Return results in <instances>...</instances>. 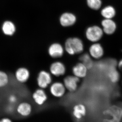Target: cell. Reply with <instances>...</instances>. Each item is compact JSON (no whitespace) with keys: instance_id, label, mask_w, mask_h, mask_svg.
Here are the masks:
<instances>
[{"instance_id":"obj_9","label":"cell","mask_w":122,"mask_h":122,"mask_svg":"<svg viewBox=\"0 0 122 122\" xmlns=\"http://www.w3.org/2000/svg\"><path fill=\"white\" fill-rule=\"evenodd\" d=\"M15 77L16 80L20 83H25L30 77V72L27 68L20 67L15 71Z\"/></svg>"},{"instance_id":"obj_21","label":"cell","mask_w":122,"mask_h":122,"mask_svg":"<svg viewBox=\"0 0 122 122\" xmlns=\"http://www.w3.org/2000/svg\"><path fill=\"white\" fill-rule=\"evenodd\" d=\"M9 82V75L5 71L0 70V88L7 86Z\"/></svg>"},{"instance_id":"obj_5","label":"cell","mask_w":122,"mask_h":122,"mask_svg":"<svg viewBox=\"0 0 122 122\" xmlns=\"http://www.w3.org/2000/svg\"><path fill=\"white\" fill-rule=\"evenodd\" d=\"M65 86L63 83L56 82L52 83L50 88V93L53 96L57 98L63 97L66 93Z\"/></svg>"},{"instance_id":"obj_24","label":"cell","mask_w":122,"mask_h":122,"mask_svg":"<svg viewBox=\"0 0 122 122\" xmlns=\"http://www.w3.org/2000/svg\"><path fill=\"white\" fill-rule=\"evenodd\" d=\"M13 110V107L12 106H11V105L8 106L6 107V111L8 112V113H11V112H12Z\"/></svg>"},{"instance_id":"obj_14","label":"cell","mask_w":122,"mask_h":122,"mask_svg":"<svg viewBox=\"0 0 122 122\" xmlns=\"http://www.w3.org/2000/svg\"><path fill=\"white\" fill-rule=\"evenodd\" d=\"M90 55L95 59L102 57L104 54V50L102 45L99 43H94L89 48Z\"/></svg>"},{"instance_id":"obj_15","label":"cell","mask_w":122,"mask_h":122,"mask_svg":"<svg viewBox=\"0 0 122 122\" xmlns=\"http://www.w3.org/2000/svg\"><path fill=\"white\" fill-rule=\"evenodd\" d=\"M87 67L82 62L78 63L73 67L72 72L75 76L79 78H82L86 76L87 73Z\"/></svg>"},{"instance_id":"obj_11","label":"cell","mask_w":122,"mask_h":122,"mask_svg":"<svg viewBox=\"0 0 122 122\" xmlns=\"http://www.w3.org/2000/svg\"><path fill=\"white\" fill-rule=\"evenodd\" d=\"M33 99L35 103L39 106L44 105L47 100L48 97L44 89H37L32 95Z\"/></svg>"},{"instance_id":"obj_19","label":"cell","mask_w":122,"mask_h":122,"mask_svg":"<svg viewBox=\"0 0 122 122\" xmlns=\"http://www.w3.org/2000/svg\"><path fill=\"white\" fill-rule=\"evenodd\" d=\"M2 30L6 35H12L15 32V27L14 24L11 21H5L3 24Z\"/></svg>"},{"instance_id":"obj_17","label":"cell","mask_w":122,"mask_h":122,"mask_svg":"<svg viewBox=\"0 0 122 122\" xmlns=\"http://www.w3.org/2000/svg\"><path fill=\"white\" fill-rule=\"evenodd\" d=\"M101 14L105 19H112L115 16L116 12L113 6L108 5L102 9Z\"/></svg>"},{"instance_id":"obj_26","label":"cell","mask_w":122,"mask_h":122,"mask_svg":"<svg viewBox=\"0 0 122 122\" xmlns=\"http://www.w3.org/2000/svg\"><path fill=\"white\" fill-rule=\"evenodd\" d=\"M118 66V67L119 69L122 71V59L119 62Z\"/></svg>"},{"instance_id":"obj_8","label":"cell","mask_w":122,"mask_h":122,"mask_svg":"<svg viewBox=\"0 0 122 122\" xmlns=\"http://www.w3.org/2000/svg\"><path fill=\"white\" fill-rule=\"evenodd\" d=\"M101 24L103 32L107 35L113 34L117 28L116 24L112 19H105L102 21Z\"/></svg>"},{"instance_id":"obj_4","label":"cell","mask_w":122,"mask_h":122,"mask_svg":"<svg viewBox=\"0 0 122 122\" xmlns=\"http://www.w3.org/2000/svg\"><path fill=\"white\" fill-rule=\"evenodd\" d=\"M104 114L111 118L109 122H119L122 118V109L117 106H112L106 110Z\"/></svg>"},{"instance_id":"obj_6","label":"cell","mask_w":122,"mask_h":122,"mask_svg":"<svg viewBox=\"0 0 122 122\" xmlns=\"http://www.w3.org/2000/svg\"><path fill=\"white\" fill-rule=\"evenodd\" d=\"M51 74L56 77L63 76L65 74L66 68L63 63L60 61H56L52 63L50 67Z\"/></svg>"},{"instance_id":"obj_18","label":"cell","mask_w":122,"mask_h":122,"mask_svg":"<svg viewBox=\"0 0 122 122\" xmlns=\"http://www.w3.org/2000/svg\"><path fill=\"white\" fill-rule=\"evenodd\" d=\"M107 75L112 82L116 83L119 80V74L114 66H111L108 68Z\"/></svg>"},{"instance_id":"obj_25","label":"cell","mask_w":122,"mask_h":122,"mask_svg":"<svg viewBox=\"0 0 122 122\" xmlns=\"http://www.w3.org/2000/svg\"><path fill=\"white\" fill-rule=\"evenodd\" d=\"M12 122L11 119L9 118H3L0 119V122Z\"/></svg>"},{"instance_id":"obj_23","label":"cell","mask_w":122,"mask_h":122,"mask_svg":"<svg viewBox=\"0 0 122 122\" xmlns=\"http://www.w3.org/2000/svg\"><path fill=\"white\" fill-rule=\"evenodd\" d=\"M17 98L16 96L13 94H11L10 95L8 98L9 102L11 104H14L17 101Z\"/></svg>"},{"instance_id":"obj_7","label":"cell","mask_w":122,"mask_h":122,"mask_svg":"<svg viewBox=\"0 0 122 122\" xmlns=\"http://www.w3.org/2000/svg\"><path fill=\"white\" fill-rule=\"evenodd\" d=\"M79 78L74 76H68L63 80V84L66 89L70 92H73L77 89Z\"/></svg>"},{"instance_id":"obj_10","label":"cell","mask_w":122,"mask_h":122,"mask_svg":"<svg viewBox=\"0 0 122 122\" xmlns=\"http://www.w3.org/2000/svg\"><path fill=\"white\" fill-rule=\"evenodd\" d=\"M48 53L53 58H57L62 57L64 54V49L62 46L58 43L52 44L48 49Z\"/></svg>"},{"instance_id":"obj_2","label":"cell","mask_w":122,"mask_h":122,"mask_svg":"<svg viewBox=\"0 0 122 122\" xmlns=\"http://www.w3.org/2000/svg\"><path fill=\"white\" fill-rule=\"evenodd\" d=\"M104 33L102 29L97 25H93L88 27L86 30V36L90 41L95 42L102 38Z\"/></svg>"},{"instance_id":"obj_3","label":"cell","mask_w":122,"mask_h":122,"mask_svg":"<svg viewBox=\"0 0 122 122\" xmlns=\"http://www.w3.org/2000/svg\"><path fill=\"white\" fill-rule=\"evenodd\" d=\"M37 81L38 86L40 88L46 89L52 82V76L49 72L41 71L38 74Z\"/></svg>"},{"instance_id":"obj_13","label":"cell","mask_w":122,"mask_h":122,"mask_svg":"<svg viewBox=\"0 0 122 122\" xmlns=\"http://www.w3.org/2000/svg\"><path fill=\"white\" fill-rule=\"evenodd\" d=\"M16 110L20 115L23 117H27L30 115L32 112V106L28 102H21L18 105Z\"/></svg>"},{"instance_id":"obj_16","label":"cell","mask_w":122,"mask_h":122,"mask_svg":"<svg viewBox=\"0 0 122 122\" xmlns=\"http://www.w3.org/2000/svg\"><path fill=\"white\" fill-rule=\"evenodd\" d=\"M86 108L85 105L82 104L75 105L73 107V113L74 117L77 119H81L86 115Z\"/></svg>"},{"instance_id":"obj_12","label":"cell","mask_w":122,"mask_h":122,"mask_svg":"<svg viewBox=\"0 0 122 122\" xmlns=\"http://www.w3.org/2000/svg\"><path fill=\"white\" fill-rule=\"evenodd\" d=\"M76 18L75 15L70 13H65L61 15L60 18L61 25L66 27L73 25L75 23Z\"/></svg>"},{"instance_id":"obj_22","label":"cell","mask_w":122,"mask_h":122,"mask_svg":"<svg viewBox=\"0 0 122 122\" xmlns=\"http://www.w3.org/2000/svg\"><path fill=\"white\" fill-rule=\"evenodd\" d=\"M86 2L88 7L94 10L99 9L102 3L101 0H86Z\"/></svg>"},{"instance_id":"obj_1","label":"cell","mask_w":122,"mask_h":122,"mask_svg":"<svg viewBox=\"0 0 122 122\" xmlns=\"http://www.w3.org/2000/svg\"><path fill=\"white\" fill-rule=\"evenodd\" d=\"M65 48L68 54L73 55L81 53L84 49V45L82 41L78 38H71L66 41Z\"/></svg>"},{"instance_id":"obj_20","label":"cell","mask_w":122,"mask_h":122,"mask_svg":"<svg viewBox=\"0 0 122 122\" xmlns=\"http://www.w3.org/2000/svg\"><path fill=\"white\" fill-rule=\"evenodd\" d=\"M80 61L87 68L90 69L92 68L93 66V62L92 60L90 55L87 53H85L82 55L79 58Z\"/></svg>"}]
</instances>
